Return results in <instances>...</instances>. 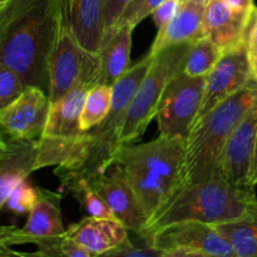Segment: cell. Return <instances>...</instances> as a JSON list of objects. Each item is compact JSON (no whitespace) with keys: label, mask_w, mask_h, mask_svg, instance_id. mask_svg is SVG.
Listing matches in <instances>:
<instances>
[{"label":"cell","mask_w":257,"mask_h":257,"mask_svg":"<svg viewBox=\"0 0 257 257\" xmlns=\"http://www.w3.org/2000/svg\"><path fill=\"white\" fill-rule=\"evenodd\" d=\"M59 0H9L0 8V64L48 94Z\"/></svg>","instance_id":"1"},{"label":"cell","mask_w":257,"mask_h":257,"mask_svg":"<svg viewBox=\"0 0 257 257\" xmlns=\"http://www.w3.org/2000/svg\"><path fill=\"white\" fill-rule=\"evenodd\" d=\"M153 59L155 55L148 53L117 79L112 85L113 95L109 113L95 127L80 133L79 140L67 161L62 166L55 167L54 173L65 190L80 180L90 183L115 162V156L123 146L120 135L125 112Z\"/></svg>","instance_id":"2"},{"label":"cell","mask_w":257,"mask_h":257,"mask_svg":"<svg viewBox=\"0 0 257 257\" xmlns=\"http://www.w3.org/2000/svg\"><path fill=\"white\" fill-rule=\"evenodd\" d=\"M257 202L255 187H240L225 178L198 181L177 188L147 221L141 240L183 221L220 225L242 217Z\"/></svg>","instance_id":"3"},{"label":"cell","mask_w":257,"mask_h":257,"mask_svg":"<svg viewBox=\"0 0 257 257\" xmlns=\"http://www.w3.org/2000/svg\"><path fill=\"white\" fill-rule=\"evenodd\" d=\"M185 137L161 136L143 145L122 146L115 156L127 175L147 221L177 190Z\"/></svg>","instance_id":"4"},{"label":"cell","mask_w":257,"mask_h":257,"mask_svg":"<svg viewBox=\"0 0 257 257\" xmlns=\"http://www.w3.org/2000/svg\"><path fill=\"white\" fill-rule=\"evenodd\" d=\"M257 102V82L251 79L240 90L198 120L185 138L178 187L198 181L223 178L221 156L238 120Z\"/></svg>","instance_id":"5"},{"label":"cell","mask_w":257,"mask_h":257,"mask_svg":"<svg viewBox=\"0 0 257 257\" xmlns=\"http://www.w3.org/2000/svg\"><path fill=\"white\" fill-rule=\"evenodd\" d=\"M192 42L178 43L155 54L152 64L141 82L132 102L128 105L123 123L122 145H132L143 137L156 118L161 99L173 77L182 72L186 55Z\"/></svg>","instance_id":"6"},{"label":"cell","mask_w":257,"mask_h":257,"mask_svg":"<svg viewBox=\"0 0 257 257\" xmlns=\"http://www.w3.org/2000/svg\"><path fill=\"white\" fill-rule=\"evenodd\" d=\"M90 88L89 83L78 80L60 99L50 103L44 130L38 138L39 170L62 166L69 157L83 132L79 118Z\"/></svg>","instance_id":"7"},{"label":"cell","mask_w":257,"mask_h":257,"mask_svg":"<svg viewBox=\"0 0 257 257\" xmlns=\"http://www.w3.org/2000/svg\"><path fill=\"white\" fill-rule=\"evenodd\" d=\"M99 57L82 47L73 33L67 14L59 2V20L49 59V102H57L78 80L98 84Z\"/></svg>","instance_id":"8"},{"label":"cell","mask_w":257,"mask_h":257,"mask_svg":"<svg viewBox=\"0 0 257 257\" xmlns=\"http://www.w3.org/2000/svg\"><path fill=\"white\" fill-rule=\"evenodd\" d=\"M143 242L157 248L165 257H235L232 246L215 225L183 221L151 233Z\"/></svg>","instance_id":"9"},{"label":"cell","mask_w":257,"mask_h":257,"mask_svg":"<svg viewBox=\"0 0 257 257\" xmlns=\"http://www.w3.org/2000/svg\"><path fill=\"white\" fill-rule=\"evenodd\" d=\"M206 77H190L178 73L168 83L156 118L161 136L188 135L202 102Z\"/></svg>","instance_id":"10"},{"label":"cell","mask_w":257,"mask_h":257,"mask_svg":"<svg viewBox=\"0 0 257 257\" xmlns=\"http://www.w3.org/2000/svg\"><path fill=\"white\" fill-rule=\"evenodd\" d=\"M251 79L252 74L246 44L237 49L222 53L213 69L206 77L202 102L191 127H193L220 103L245 87Z\"/></svg>","instance_id":"11"},{"label":"cell","mask_w":257,"mask_h":257,"mask_svg":"<svg viewBox=\"0 0 257 257\" xmlns=\"http://www.w3.org/2000/svg\"><path fill=\"white\" fill-rule=\"evenodd\" d=\"M49 107L44 89L27 85L17 99L0 109V132L7 138L38 140L44 130Z\"/></svg>","instance_id":"12"},{"label":"cell","mask_w":257,"mask_h":257,"mask_svg":"<svg viewBox=\"0 0 257 257\" xmlns=\"http://www.w3.org/2000/svg\"><path fill=\"white\" fill-rule=\"evenodd\" d=\"M105 205L128 231L140 236L147 225V216L143 212L138 198L128 181L122 166L113 162L104 172L90 182Z\"/></svg>","instance_id":"13"},{"label":"cell","mask_w":257,"mask_h":257,"mask_svg":"<svg viewBox=\"0 0 257 257\" xmlns=\"http://www.w3.org/2000/svg\"><path fill=\"white\" fill-rule=\"evenodd\" d=\"M257 141V102L243 114L228 136L221 156L225 180L240 187H250L251 166Z\"/></svg>","instance_id":"14"},{"label":"cell","mask_w":257,"mask_h":257,"mask_svg":"<svg viewBox=\"0 0 257 257\" xmlns=\"http://www.w3.org/2000/svg\"><path fill=\"white\" fill-rule=\"evenodd\" d=\"M252 14L238 13L223 0H208L203 18V33L225 53L246 44L248 24Z\"/></svg>","instance_id":"15"},{"label":"cell","mask_w":257,"mask_h":257,"mask_svg":"<svg viewBox=\"0 0 257 257\" xmlns=\"http://www.w3.org/2000/svg\"><path fill=\"white\" fill-rule=\"evenodd\" d=\"M70 237L80 243L93 257L107 255L131 242L128 228L120 221L107 217H87L67 228Z\"/></svg>","instance_id":"16"},{"label":"cell","mask_w":257,"mask_h":257,"mask_svg":"<svg viewBox=\"0 0 257 257\" xmlns=\"http://www.w3.org/2000/svg\"><path fill=\"white\" fill-rule=\"evenodd\" d=\"M38 157V140L7 138V147L0 151V211L13 188L39 170Z\"/></svg>","instance_id":"17"},{"label":"cell","mask_w":257,"mask_h":257,"mask_svg":"<svg viewBox=\"0 0 257 257\" xmlns=\"http://www.w3.org/2000/svg\"><path fill=\"white\" fill-rule=\"evenodd\" d=\"M207 2L180 0L175 17L167 25L158 30L150 53L157 54L165 48L185 42H195L203 37V18Z\"/></svg>","instance_id":"18"},{"label":"cell","mask_w":257,"mask_h":257,"mask_svg":"<svg viewBox=\"0 0 257 257\" xmlns=\"http://www.w3.org/2000/svg\"><path fill=\"white\" fill-rule=\"evenodd\" d=\"M78 42L98 54L103 38V0H59Z\"/></svg>","instance_id":"19"},{"label":"cell","mask_w":257,"mask_h":257,"mask_svg":"<svg viewBox=\"0 0 257 257\" xmlns=\"http://www.w3.org/2000/svg\"><path fill=\"white\" fill-rule=\"evenodd\" d=\"M60 198L59 193L39 188L37 202L29 212L27 223L22 227L28 242L35 243L40 238L54 237L67 231L63 225Z\"/></svg>","instance_id":"20"},{"label":"cell","mask_w":257,"mask_h":257,"mask_svg":"<svg viewBox=\"0 0 257 257\" xmlns=\"http://www.w3.org/2000/svg\"><path fill=\"white\" fill-rule=\"evenodd\" d=\"M132 33L130 27H120L100 45L98 84L113 85L130 68Z\"/></svg>","instance_id":"21"},{"label":"cell","mask_w":257,"mask_h":257,"mask_svg":"<svg viewBox=\"0 0 257 257\" xmlns=\"http://www.w3.org/2000/svg\"><path fill=\"white\" fill-rule=\"evenodd\" d=\"M215 227L232 246L235 257H257V202L242 217Z\"/></svg>","instance_id":"22"},{"label":"cell","mask_w":257,"mask_h":257,"mask_svg":"<svg viewBox=\"0 0 257 257\" xmlns=\"http://www.w3.org/2000/svg\"><path fill=\"white\" fill-rule=\"evenodd\" d=\"M221 55L220 48L207 35H203L191 44L182 72L190 77H207Z\"/></svg>","instance_id":"23"},{"label":"cell","mask_w":257,"mask_h":257,"mask_svg":"<svg viewBox=\"0 0 257 257\" xmlns=\"http://www.w3.org/2000/svg\"><path fill=\"white\" fill-rule=\"evenodd\" d=\"M112 95V85L95 84L88 90L79 118L80 131H89L104 119L110 110Z\"/></svg>","instance_id":"24"},{"label":"cell","mask_w":257,"mask_h":257,"mask_svg":"<svg viewBox=\"0 0 257 257\" xmlns=\"http://www.w3.org/2000/svg\"><path fill=\"white\" fill-rule=\"evenodd\" d=\"M38 246V252L33 256H65V257H93L92 253L85 250L78 241L70 237L65 231L63 235L54 237L40 238L35 242Z\"/></svg>","instance_id":"25"},{"label":"cell","mask_w":257,"mask_h":257,"mask_svg":"<svg viewBox=\"0 0 257 257\" xmlns=\"http://www.w3.org/2000/svg\"><path fill=\"white\" fill-rule=\"evenodd\" d=\"M68 192L72 193L77 201L79 202L80 207L83 208L87 216L92 217H107V218H115L112 211L109 210L104 201L102 200L97 191L93 188L88 181L80 180L73 183L72 186L67 188ZM117 220V218H115Z\"/></svg>","instance_id":"26"},{"label":"cell","mask_w":257,"mask_h":257,"mask_svg":"<svg viewBox=\"0 0 257 257\" xmlns=\"http://www.w3.org/2000/svg\"><path fill=\"white\" fill-rule=\"evenodd\" d=\"M38 196H39V188L33 187L27 180H23L12 190L5 202V207L15 215L29 213L37 202Z\"/></svg>","instance_id":"27"},{"label":"cell","mask_w":257,"mask_h":257,"mask_svg":"<svg viewBox=\"0 0 257 257\" xmlns=\"http://www.w3.org/2000/svg\"><path fill=\"white\" fill-rule=\"evenodd\" d=\"M27 87L19 73L4 64H0V109L17 99Z\"/></svg>","instance_id":"28"},{"label":"cell","mask_w":257,"mask_h":257,"mask_svg":"<svg viewBox=\"0 0 257 257\" xmlns=\"http://www.w3.org/2000/svg\"><path fill=\"white\" fill-rule=\"evenodd\" d=\"M165 0H131L120 15L115 30L120 27H130L135 29L143 19L151 15L153 10Z\"/></svg>","instance_id":"29"},{"label":"cell","mask_w":257,"mask_h":257,"mask_svg":"<svg viewBox=\"0 0 257 257\" xmlns=\"http://www.w3.org/2000/svg\"><path fill=\"white\" fill-rule=\"evenodd\" d=\"M131 0H103V38L102 44L115 33L120 15ZM100 44V45H102Z\"/></svg>","instance_id":"30"},{"label":"cell","mask_w":257,"mask_h":257,"mask_svg":"<svg viewBox=\"0 0 257 257\" xmlns=\"http://www.w3.org/2000/svg\"><path fill=\"white\" fill-rule=\"evenodd\" d=\"M24 243L29 242L23 228L15 226H0V256H32V253L12 250V246Z\"/></svg>","instance_id":"31"},{"label":"cell","mask_w":257,"mask_h":257,"mask_svg":"<svg viewBox=\"0 0 257 257\" xmlns=\"http://www.w3.org/2000/svg\"><path fill=\"white\" fill-rule=\"evenodd\" d=\"M246 50L250 62L251 74L257 82V7L253 10L248 24L247 34H246Z\"/></svg>","instance_id":"32"},{"label":"cell","mask_w":257,"mask_h":257,"mask_svg":"<svg viewBox=\"0 0 257 257\" xmlns=\"http://www.w3.org/2000/svg\"><path fill=\"white\" fill-rule=\"evenodd\" d=\"M178 5H180V0H165L153 10L151 15H152V19L158 30L165 28L170 23V20L175 17Z\"/></svg>","instance_id":"33"},{"label":"cell","mask_w":257,"mask_h":257,"mask_svg":"<svg viewBox=\"0 0 257 257\" xmlns=\"http://www.w3.org/2000/svg\"><path fill=\"white\" fill-rule=\"evenodd\" d=\"M228 8L238 13H247L252 14L255 10V0H223Z\"/></svg>","instance_id":"34"},{"label":"cell","mask_w":257,"mask_h":257,"mask_svg":"<svg viewBox=\"0 0 257 257\" xmlns=\"http://www.w3.org/2000/svg\"><path fill=\"white\" fill-rule=\"evenodd\" d=\"M256 185H257V141H256L255 152H253L252 166H251L250 180H248V186H250V187H255Z\"/></svg>","instance_id":"35"},{"label":"cell","mask_w":257,"mask_h":257,"mask_svg":"<svg viewBox=\"0 0 257 257\" xmlns=\"http://www.w3.org/2000/svg\"><path fill=\"white\" fill-rule=\"evenodd\" d=\"M7 147V137H4L2 132H0V151L4 150Z\"/></svg>","instance_id":"36"},{"label":"cell","mask_w":257,"mask_h":257,"mask_svg":"<svg viewBox=\"0 0 257 257\" xmlns=\"http://www.w3.org/2000/svg\"><path fill=\"white\" fill-rule=\"evenodd\" d=\"M8 2H9V0H0V8H2L3 5H4L5 3H8Z\"/></svg>","instance_id":"37"},{"label":"cell","mask_w":257,"mask_h":257,"mask_svg":"<svg viewBox=\"0 0 257 257\" xmlns=\"http://www.w3.org/2000/svg\"><path fill=\"white\" fill-rule=\"evenodd\" d=\"M205 2H207V3H208V0H205Z\"/></svg>","instance_id":"38"}]
</instances>
